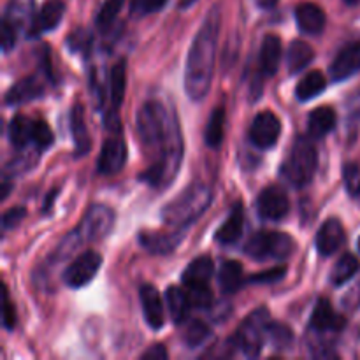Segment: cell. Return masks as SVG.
I'll use <instances>...</instances> for the list:
<instances>
[{
	"instance_id": "cell-13",
	"label": "cell",
	"mask_w": 360,
	"mask_h": 360,
	"mask_svg": "<svg viewBox=\"0 0 360 360\" xmlns=\"http://www.w3.org/2000/svg\"><path fill=\"white\" fill-rule=\"evenodd\" d=\"M360 70V41L345 46L330 63V77L334 81H345Z\"/></svg>"
},
{
	"instance_id": "cell-16",
	"label": "cell",
	"mask_w": 360,
	"mask_h": 360,
	"mask_svg": "<svg viewBox=\"0 0 360 360\" xmlns=\"http://www.w3.org/2000/svg\"><path fill=\"white\" fill-rule=\"evenodd\" d=\"M127 88V65L125 60H120L116 65H112L111 74H109V112L105 116L108 125L111 127L112 118L118 120V109L122 105L123 97H125Z\"/></svg>"
},
{
	"instance_id": "cell-49",
	"label": "cell",
	"mask_w": 360,
	"mask_h": 360,
	"mask_svg": "<svg viewBox=\"0 0 360 360\" xmlns=\"http://www.w3.org/2000/svg\"><path fill=\"white\" fill-rule=\"evenodd\" d=\"M359 250H360V239H359Z\"/></svg>"
},
{
	"instance_id": "cell-25",
	"label": "cell",
	"mask_w": 360,
	"mask_h": 360,
	"mask_svg": "<svg viewBox=\"0 0 360 360\" xmlns=\"http://www.w3.org/2000/svg\"><path fill=\"white\" fill-rule=\"evenodd\" d=\"M281 62V41L278 35L269 34L264 37L260 48V69L266 76H274Z\"/></svg>"
},
{
	"instance_id": "cell-47",
	"label": "cell",
	"mask_w": 360,
	"mask_h": 360,
	"mask_svg": "<svg viewBox=\"0 0 360 360\" xmlns=\"http://www.w3.org/2000/svg\"><path fill=\"white\" fill-rule=\"evenodd\" d=\"M195 2L197 0H178V7L179 9H188V7H192Z\"/></svg>"
},
{
	"instance_id": "cell-9",
	"label": "cell",
	"mask_w": 360,
	"mask_h": 360,
	"mask_svg": "<svg viewBox=\"0 0 360 360\" xmlns=\"http://www.w3.org/2000/svg\"><path fill=\"white\" fill-rule=\"evenodd\" d=\"M281 134V122L274 112L262 111L253 118L250 127V139L259 150H269L278 143Z\"/></svg>"
},
{
	"instance_id": "cell-4",
	"label": "cell",
	"mask_w": 360,
	"mask_h": 360,
	"mask_svg": "<svg viewBox=\"0 0 360 360\" xmlns=\"http://www.w3.org/2000/svg\"><path fill=\"white\" fill-rule=\"evenodd\" d=\"M211 202H213V190L204 183H193L165 204L162 210V220L169 227H186L199 220Z\"/></svg>"
},
{
	"instance_id": "cell-36",
	"label": "cell",
	"mask_w": 360,
	"mask_h": 360,
	"mask_svg": "<svg viewBox=\"0 0 360 360\" xmlns=\"http://www.w3.org/2000/svg\"><path fill=\"white\" fill-rule=\"evenodd\" d=\"M210 334L211 330L206 323L200 320H193L185 330V343L188 345V348H197L210 338Z\"/></svg>"
},
{
	"instance_id": "cell-11",
	"label": "cell",
	"mask_w": 360,
	"mask_h": 360,
	"mask_svg": "<svg viewBox=\"0 0 360 360\" xmlns=\"http://www.w3.org/2000/svg\"><path fill=\"white\" fill-rule=\"evenodd\" d=\"M127 162V144L122 136H112L102 144L101 157L97 160V171L102 176H115Z\"/></svg>"
},
{
	"instance_id": "cell-23",
	"label": "cell",
	"mask_w": 360,
	"mask_h": 360,
	"mask_svg": "<svg viewBox=\"0 0 360 360\" xmlns=\"http://www.w3.org/2000/svg\"><path fill=\"white\" fill-rule=\"evenodd\" d=\"M214 264L213 259L207 255H200L197 259H193L192 262L186 266V269L183 271L181 281L186 288L188 287H199V285H207L210 283L211 276H213Z\"/></svg>"
},
{
	"instance_id": "cell-7",
	"label": "cell",
	"mask_w": 360,
	"mask_h": 360,
	"mask_svg": "<svg viewBox=\"0 0 360 360\" xmlns=\"http://www.w3.org/2000/svg\"><path fill=\"white\" fill-rule=\"evenodd\" d=\"M269 311L266 308H259L250 313L245 322L239 326L234 336V343L246 357H259L266 341L267 323H269Z\"/></svg>"
},
{
	"instance_id": "cell-8",
	"label": "cell",
	"mask_w": 360,
	"mask_h": 360,
	"mask_svg": "<svg viewBox=\"0 0 360 360\" xmlns=\"http://www.w3.org/2000/svg\"><path fill=\"white\" fill-rule=\"evenodd\" d=\"M102 266V257L94 250L81 253L63 271V283L70 288H81L90 283Z\"/></svg>"
},
{
	"instance_id": "cell-26",
	"label": "cell",
	"mask_w": 360,
	"mask_h": 360,
	"mask_svg": "<svg viewBox=\"0 0 360 360\" xmlns=\"http://www.w3.org/2000/svg\"><path fill=\"white\" fill-rule=\"evenodd\" d=\"M165 302H167L169 315H171L172 322L183 323L190 315V309L193 308L190 302L188 294L178 287H169L165 292Z\"/></svg>"
},
{
	"instance_id": "cell-19",
	"label": "cell",
	"mask_w": 360,
	"mask_h": 360,
	"mask_svg": "<svg viewBox=\"0 0 360 360\" xmlns=\"http://www.w3.org/2000/svg\"><path fill=\"white\" fill-rule=\"evenodd\" d=\"M316 250L320 255L329 257L336 253L345 243V229L338 218H329L316 232Z\"/></svg>"
},
{
	"instance_id": "cell-14",
	"label": "cell",
	"mask_w": 360,
	"mask_h": 360,
	"mask_svg": "<svg viewBox=\"0 0 360 360\" xmlns=\"http://www.w3.org/2000/svg\"><path fill=\"white\" fill-rule=\"evenodd\" d=\"M63 13H65V4L62 0H48V2H44V6L34 16L28 35L30 37H39V35L46 34V32H51L53 28L60 25Z\"/></svg>"
},
{
	"instance_id": "cell-45",
	"label": "cell",
	"mask_w": 360,
	"mask_h": 360,
	"mask_svg": "<svg viewBox=\"0 0 360 360\" xmlns=\"http://www.w3.org/2000/svg\"><path fill=\"white\" fill-rule=\"evenodd\" d=\"M141 359L143 360H164V359H167V350H165L162 345H155V347H151L150 350L144 352V354L141 355Z\"/></svg>"
},
{
	"instance_id": "cell-44",
	"label": "cell",
	"mask_w": 360,
	"mask_h": 360,
	"mask_svg": "<svg viewBox=\"0 0 360 360\" xmlns=\"http://www.w3.org/2000/svg\"><path fill=\"white\" fill-rule=\"evenodd\" d=\"M14 326H16V311H14L13 304H11L9 301L7 287L4 285V327L11 330Z\"/></svg>"
},
{
	"instance_id": "cell-43",
	"label": "cell",
	"mask_w": 360,
	"mask_h": 360,
	"mask_svg": "<svg viewBox=\"0 0 360 360\" xmlns=\"http://www.w3.org/2000/svg\"><path fill=\"white\" fill-rule=\"evenodd\" d=\"M27 211L25 207H13V210L7 211L2 217V229L4 231H9V229H14L16 225H20V221L23 220Z\"/></svg>"
},
{
	"instance_id": "cell-32",
	"label": "cell",
	"mask_w": 360,
	"mask_h": 360,
	"mask_svg": "<svg viewBox=\"0 0 360 360\" xmlns=\"http://www.w3.org/2000/svg\"><path fill=\"white\" fill-rule=\"evenodd\" d=\"M225 136V111L221 108H217L210 116V122L206 125V132H204V139L206 144L213 150H218L224 143Z\"/></svg>"
},
{
	"instance_id": "cell-39",
	"label": "cell",
	"mask_w": 360,
	"mask_h": 360,
	"mask_svg": "<svg viewBox=\"0 0 360 360\" xmlns=\"http://www.w3.org/2000/svg\"><path fill=\"white\" fill-rule=\"evenodd\" d=\"M186 294H188L190 302H192L193 308L206 309L210 308L211 302H213V294H211L210 287L207 285H199V287H188L186 288Z\"/></svg>"
},
{
	"instance_id": "cell-22",
	"label": "cell",
	"mask_w": 360,
	"mask_h": 360,
	"mask_svg": "<svg viewBox=\"0 0 360 360\" xmlns=\"http://www.w3.org/2000/svg\"><path fill=\"white\" fill-rule=\"evenodd\" d=\"M243 227H245V211H243L241 204H236L232 211L229 213L227 220L220 225V229L214 234L217 243L221 246H232L241 239Z\"/></svg>"
},
{
	"instance_id": "cell-37",
	"label": "cell",
	"mask_w": 360,
	"mask_h": 360,
	"mask_svg": "<svg viewBox=\"0 0 360 360\" xmlns=\"http://www.w3.org/2000/svg\"><path fill=\"white\" fill-rule=\"evenodd\" d=\"M53 141H55V136H53V130L49 129L48 123L42 122V120L34 122V130H32V144H34L39 151H44L51 146Z\"/></svg>"
},
{
	"instance_id": "cell-48",
	"label": "cell",
	"mask_w": 360,
	"mask_h": 360,
	"mask_svg": "<svg viewBox=\"0 0 360 360\" xmlns=\"http://www.w3.org/2000/svg\"><path fill=\"white\" fill-rule=\"evenodd\" d=\"M345 2H347V4H357L359 0H345Z\"/></svg>"
},
{
	"instance_id": "cell-42",
	"label": "cell",
	"mask_w": 360,
	"mask_h": 360,
	"mask_svg": "<svg viewBox=\"0 0 360 360\" xmlns=\"http://www.w3.org/2000/svg\"><path fill=\"white\" fill-rule=\"evenodd\" d=\"M165 4H167V0H132L130 9H132L134 14H141V16H144V14L160 11Z\"/></svg>"
},
{
	"instance_id": "cell-17",
	"label": "cell",
	"mask_w": 360,
	"mask_h": 360,
	"mask_svg": "<svg viewBox=\"0 0 360 360\" xmlns=\"http://www.w3.org/2000/svg\"><path fill=\"white\" fill-rule=\"evenodd\" d=\"M309 327L316 333H340L345 327V319L334 311L329 299H319L311 313Z\"/></svg>"
},
{
	"instance_id": "cell-46",
	"label": "cell",
	"mask_w": 360,
	"mask_h": 360,
	"mask_svg": "<svg viewBox=\"0 0 360 360\" xmlns=\"http://www.w3.org/2000/svg\"><path fill=\"white\" fill-rule=\"evenodd\" d=\"M278 0H257V4H259L262 9H271V7L276 6Z\"/></svg>"
},
{
	"instance_id": "cell-41",
	"label": "cell",
	"mask_w": 360,
	"mask_h": 360,
	"mask_svg": "<svg viewBox=\"0 0 360 360\" xmlns=\"http://www.w3.org/2000/svg\"><path fill=\"white\" fill-rule=\"evenodd\" d=\"M285 273H287V267H273L269 271H264V273H257L250 278V283H260V285H267V283H276V281L283 280Z\"/></svg>"
},
{
	"instance_id": "cell-20",
	"label": "cell",
	"mask_w": 360,
	"mask_h": 360,
	"mask_svg": "<svg viewBox=\"0 0 360 360\" xmlns=\"http://www.w3.org/2000/svg\"><path fill=\"white\" fill-rule=\"evenodd\" d=\"M181 232H141L139 243L146 252L155 255H167L181 243Z\"/></svg>"
},
{
	"instance_id": "cell-10",
	"label": "cell",
	"mask_w": 360,
	"mask_h": 360,
	"mask_svg": "<svg viewBox=\"0 0 360 360\" xmlns=\"http://www.w3.org/2000/svg\"><path fill=\"white\" fill-rule=\"evenodd\" d=\"M288 210H290V202H288L287 193L276 185L264 188L257 199V213L262 220L280 221L281 218L287 217Z\"/></svg>"
},
{
	"instance_id": "cell-33",
	"label": "cell",
	"mask_w": 360,
	"mask_h": 360,
	"mask_svg": "<svg viewBox=\"0 0 360 360\" xmlns=\"http://www.w3.org/2000/svg\"><path fill=\"white\" fill-rule=\"evenodd\" d=\"M357 271H359V260L355 259L352 253H347V255L341 257V259L338 260L336 266L333 267L330 281H333V285H336V287H341V285H345L347 281H350L352 278L357 274Z\"/></svg>"
},
{
	"instance_id": "cell-5",
	"label": "cell",
	"mask_w": 360,
	"mask_h": 360,
	"mask_svg": "<svg viewBox=\"0 0 360 360\" xmlns=\"http://www.w3.org/2000/svg\"><path fill=\"white\" fill-rule=\"evenodd\" d=\"M316 167H319V155H316L315 144L308 137H299L292 144L290 151L285 158L281 174L290 185L302 188L311 183Z\"/></svg>"
},
{
	"instance_id": "cell-28",
	"label": "cell",
	"mask_w": 360,
	"mask_h": 360,
	"mask_svg": "<svg viewBox=\"0 0 360 360\" xmlns=\"http://www.w3.org/2000/svg\"><path fill=\"white\" fill-rule=\"evenodd\" d=\"M245 283V274L243 266L236 260H227L221 264L220 273H218V285H220L224 294H234Z\"/></svg>"
},
{
	"instance_id": "cell-30",
	"label": "cell",
	"mask_w": 360,
	"mask_h": 360,
	"mask_svg": "<svg viewBox=\"0 0 360 360\" xmlns=\"http://www.w3.org/2000/svg\"><path fill=\"white\" fill-rule=\"evenodd\" d=\"M315 58V51H313L311 46L304 41H294L288 46L287 51V65L288 72L295 74L299 70H302L304 67H308L309 63Z\"/></svg>"
},
{
	"instance_id": "cell-3",
	"label": "cell",
	"mask_w": 360,
	"mask_h": 360,
	"mask_svg": "<svg viewBox=\"0 0 360 360\" xmlns=\"http://www.w3.org/2000/svg\"><path fill=\"white\" fill-rule=\"evenodd\" d=\"M112 225H115V211L104 204H94V206L88 207L79 225L72 232H69L60 243L55 252V259H65L67 255L76 252L81 245H88V243L105 238L111 232Z\"/></svg>"
},
{
	"instance_id": "cell-15",
	"label": "cell",
	"mask_w": 360,
	"mask_h": 360,
	"mask_svg": "<svg viewBox=\"0 0 360 360\" xmlns=\"http://www.w3.org/2000/svg\"><path fill=\"white\" fill-rule=\"evenodd\" d=\"M35 0H9L4 13L2 25L13 28L14 32L30 30L35 16Z\"/></svg>"
},
{
	"instance_id": "cell-24",
	"label": "cell",
	"mask_w": 360,
	"mask_h": 360,
	"mask_svg": "<svg viewBox=\"0 0 360 360\" xmlns=\"http://www.w3.org/2000/svg\"><path fill=\"white\" fill-rule=\"evenodd\" d=\"M70 134H72L74 148H76V157L86 155L90 151L91 139L88 134L86 120H84V109L81 104H76L70 111Z\"/></svg>"
},
{
	"instance_id": "cell-1",
	"label": "cell",
	"mask_w": 360,
	"mask_h": 360,
	"mask_svg": "<svg viewBox=\"0 0 360 360\" xmlns=\"http://www.w3.org/2000/svg\"><path fill=\"white\" fill-rule=\"evenodd\" d=\"M136 129L150 165L141 181L165 188L174 181L183 160V137L174 111L158 101H148L136 115Z\"/></svg>"
},
{
	"instance_id": "cell-35",
	"label": "cell",
	"mask_w": 360,
	"mask_h": 360,
	"mask_svg": "<svg viewBox=\"0 0 360 360\" xmlns=\"http://www.w3.org/2000/svg\"><path fill=\"white\" fill-rule=\"evenodd\" d=\"M266 336L267 340H269V343L273 345L276 350H288L292 341H294L292 330L288 329L287 326H283V323H276V322L267 323Z\"/></svg>"
},
{
	"instance_id": "cell-12",
	"label": "cell",
	"mask_w": 360,
	"mask_h": 360,
	"mask_svg": "<svg viewBox=\"0 0 360 360\" xmlns=\"http://www.w3.org/2000/svg\"><path fill=\"white\" fill-rule=\"evenodd\" d=\"M139 299H141V306H143L144 320H146L148 326H150L153 330L162 329L165 323V311H164V301H162L157 287H153V285L150 283L141 285Z\"/></svg>"
},
{
	"instance_id": "cell-18",
	"label": "cell",
	"mask_w": 360,
	"mask_h": 360,
	"mask_svg": "<svg viewBox=\"0 0 360 360\" xmlns=\"http://www.w3.org/2000/svg\"><path fill=\"white\" fill-rule=\"evenodd\" d=\"M295 20L302 34L320 35L326 30V13L315 2H301L295 7Z\"/></svg>"
},
{
	"instance_id": "cell-2",
	"label": "cell",
	"mask_w": 360,
	"mask_h": 360,
	"mask_svg": "<svg viewBox=\"0 0 360 360\" xmlns=\"http://www.w3.org/2000/svg\"><path fill=\"white\" fill-rule=\"evenodd\" d=\"M218 28V14H210L190 46L185 67V91L192 101H202L213 83Z\"/></svg>"
},
{
	"instance_id": "cell-6",
	"label": "cell",
	"mask_w": 360,
	"mask_h": 360,
	"mask_svg": "<svg viewBox=\"0 0 360 360\" xmlns=\"http://www.w3.org/2000/svg\"><path fill=\"white\" fill-rule=\"evenodd\" d=\"M295 243L285 232L260 231L245 245V253L253 260H287L294 253Z\"/></svg>"
},
{
	"instance_id": "cell-27",
	"label": "cell",
	"mask_w": 360,
	"mask_h": 360,
	"mask_svg": "<svg viewBox=\"0 0 360 360\" xmlns=\"http://www.w3.org/2000/svg\"><path fill=\"white\" fill-rule=\"evenodd\" d=\"M334 127H336V112H334L333 108L322 105V108L313 109L308 118L309 136L319 139V137L327 136Z\"/></svg>"
},
{
	"instance_id": "cell-29",
	"label": "cell",
	"mask_w": 360,
	"mask_h": 360,
	"mask_svg": "<svg viewBox=\"0 0 360 360\" xmlns=\"http://www.w3.org/2000/svg\"><path fill=\"white\" fill-rule=\"evenodd\" d=\"M32 130H34V122L27 116L16 115L7 127V136H9L11 144L18 150L27 148L28 144H32Z\"/></svg>"
},
{
	"instance_id": "cell-31",
	"label": "cell",
	"mask_w": 360,
	"mask_h": 360,
	"mask_svg": "<svg viewBox=\"0 0 360 360\" xmlns=\"http://www.w3.org/2000/svg\"><path fill=\"white\" fill-rule=\"evenodd\" d=\"M327 86V79L320 70H309L304 77L295 86V95L299 101L306 102L315 98L316 95L322 94Z\"/></svg>"
},
{
	"instance_id": "cell-21",
	"label": "cell",
	"mask_w": 360,
	"mask_h": 360,
	"mask_svg": "<svg viewBox=\"0 0 360 360\" xmlns=\"http://www.w3.org/2000/svg\"><path fill=\"white\" fill-rule=\"evenodd\" d=\"M42 91H44V84L37 76L25 77L7 90L4 102L7 105H20L42 97Z\"/></svg>"
},
{
	"instance_id": "cell-38",
	"label": "cell",
	"mask_w": 360,
	"mask_h": 360,
	"mask_svg": "<svg viewBox=\"0 0 360 360\" xmlns=\"http://www.w3.org/2000/svg\"><path fill=\"white\" fill-rule=\"evenodd\" d=\"M91 34L88 30H83V28H77L72 34H69L67 37V46L70 48V51L74 53H88L91 48Z\"/></svg>"
},
{
	"instance_id": "cell-34",
	"label": "cell",
	"mask_w": 360,
	"mask_h": 360,
	"mask_svg": "<svg viewBox=\"0 0 360 360\" xmlns=\"http://www.w3.org/2000/svg\"><path fill=\"white\" fill-rule=\"evenodd\" d=\"M123 4H125V0H105L101 9H98L97 16H95V25L101 30H109L115 25L118 14L122 13Z\"/></svg>"
},
{
	"instance_id": "cell-40",
	"label": "cell",
	"mask_w": 360,
	"mask_h": 360,
	"mask_svg": "<svg viewBox=\"0 0 360 360\" xmlns=\"http://www.w3.org/2000/svg\"><path fill=\"white\" fill-rule=\"evenodd\" d=\"M345 185H347L348 193L352 197L360 195V169L355 164H347L345 165Z\"/></svg>"
}]
</instances>
